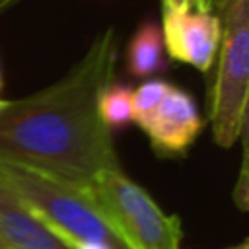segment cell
Wrapping results in <instances>:
<instances>
[{
  "instance_id": "cell-1",
  "label": "cell",
  "mask_w": 249,
  "mask_h": 249,
  "mask_svg": "<svg viewBox=\"0 0 249 249\" xmlns=\"http://www.w3.org/2000/svg\"><path fill=\"white\" fill-rule=\"evenodd\" d=\"M115 58V33L105 29L62 78L10 101L0 115V158L80 189L99 171L119 167L113 132L97 115V95L111 82Z\"/></svg>"
},
{
  "instance_id": "cell-2",
  "label": "cell",
  "mask_w": 249,
  "mask_h": 249,
  "mask_svg": "<svg viewBox=\"0 0 249 249\" xmlns=\"http://www.w3.org/2000/svg\"><path fill=\"white\" fill-rule=\"evenodd\" d=\"M0 179L27 212L66 247L76 241H97L113 249H124L84 189L2 158Z\"/></svg>"
},
{
  "instance_id": "cell-3",
  "label": "cell",
  "mask_w": 249,
  "mask_h": 249,
  "mask_svg": "<svg viewBox=\"0 0 249 249\" xmlns=\"http://www.w3.org/2000/svg\"><path fill=\"white\" fill-rule=\"evenodd\" d=\"M84 191L124 249H181V220L121 167L99 171Z\"/></svg>"
},
{
  "instance_id": "cell-4",
  "label": "cell",
  "mask_w": 249,
  "mask_h": 249,
  "mask_svg": "<svg viewBox=\"0 0 249 249\" xmlns=\"http://www.w3.org/2000/svg\"><path fill=\"white\" fill-rule=\"evenodd\" d=\"M222 39L212 95V132L222 148L233 146L247 124L249 0H220Z\"/></svg>"
},
{
  "instance_id": "cell-5",
  "label": "cell",
  "mask_w": 249,
  "mask_h": 249,
  "mask_svg": "<svg viewBox=\"0 0 249 249\" xmlns=\"http://www.w3.org/2000/svg\"><path fill=\"white\" fill-rule=\"evenodd\" d=\"M161 37L167 54L200 72L210 70L222 39L218 16L202 10H161Z\"/></svg>"
},
{
  "instance_id": "cell-6",
  "label": "cell",
  "mask_w": 249,
  "mask_h": 249,
  "mask_svg": "<svg viewBox=\"0 0 249 249\" xmlns=\"http://www.w3.org/2000/svg\"><path fill=\"white\" fill-rule=\"evenodd\" d=\"M202 128L204 119L198 113L195 97L177 86H171L142 126L152 148L161 156L185 154L195 144Z\"/></svg>"
},
{
  "instance_id": "cell-7",
  "label": "cell",
  "mask_w": 249,
  "mask_h": 249,
  "mask_svg": "<svg viewBox=\"0 0 249 249\" xmlns=\"http://www.w3.org/2000/svg\"><path fill=\"white\" fill-rule=\"evenodd\" d=\"M0 241L4 249H68L51 233L0 179Z\"/></svg>"
},
{
  "instance_id": "cell-8",
  "label": "cell",
  "mask_w": 249,
  "mask_h": 249,
  "mask_svg": "<svg viewBox=\"0 0 249 249\" xmlns=\"http://www.w3.org/2000/svg\"><path fill=\"white\" fill-rule=\"evenodd\" d=\"M167 68L161 29L156 21L136 27L126 45V72L132 78H150Z\"/></svg>"
},
{
  "instance_id": "cell-9",
  "label": "cell",
  "mask_w": 249,
  "mask_h": 249,
  "mask_svg": "<svg viewBox=\"0 0 249 249\" xmlns=\"http://www.w3.org/2000/svg\"><path fill=\"white\" fill-rule=\"evenodd\" d=\"M97 115L113 132L132 123V88L123 82H107L97 95Z\"/></svg>"
},
{
  "instance_id": "cell-10",
  "label": "cell",
  "mask_w": 249,
  "mask_h": 249,
  "mask_svg": "<svg viewBox=\"0 0 249 249\" xmlns=\"http://www.w3.org/2000/svg\"><path fill=\"white\" fill-rule=\"evenodd\" d=\"M173 84L165 80H146L136 89H132V123H136L140 128L150 119V115L156 111L160 101L165 97V93L171 89Z\"/></svg>"
},
{
  "instance_id": "cell-11",
  "label": "cell",
  "mask_w": 249,
  "mask_h": 249,
  "mask_svg": "<svg viewBox=\"0 0 249 249\" xmlns=\"http://www.w3.org/2000/svg\"><path fill=\"white\" fill-rule=\"evenodd\" d=\"M245 130V128H243ZM243 136V152H241V171H239V179H237V185L233 189V202L241 208V210H247V140H245V134L241 132Z\"/></svg>"
},
{
  "instance_id": "cell-12",
  "label": "cell",
  "mask_w": 249,
  "mask_h": 249,
  "mask_svg": "<svg viewBox=\"0 0 249 249\" xmlns=\"http://www.w3.org/2000/svg\"><path fill=\"white\" fill-rule=\"evenodd\" d=\"M210 2L212 0H163V8L183 12V10H202L210 12Z\"/></svg>"
},
{
  "instance_id": "cell-13",
  "label": "cell",
  "mask_w": 249,
  "mask_h": 249,
  "mask_svg": "<svg viewBox=\"0 0 249 249\" xmlns=\"http://www.w3.org/2000/svg\"><path fill=\"white\" fill-rule=\"evenodd\" d=\"M68 249H113V247H109L105 243H97V241H76Z\"/></svg>"
},
{
  "instance_id": "cell-14",
  "label": "cell",
  "mask_w": 249,
  "mask_h": 249,
  "mask_svg": "<svg viewBox=\"0 0 249 249\" xmlns=\"http://www.w3.org/2000/svg\"><path fill=\"white\" fill-rule=\"evenodd\" d=\"M18 0H0V14H4L8 8H12Z\"/></svg>"
},
{
  "instance_id": "cell-15",
  "label": "cell",
  "mask_w": 249,
  "mask_h": 249,
  "mask_svg": "<svg viewBox=\"0 0 249 249\" xmlns=\"http://www.w3.org/2000/svg\"><path fill=\"white\" fill-rule=\"evenodd\" d=\"M8 103H10L8 99H0V115H2V111H4L6 107H8Z\"/></svg>"
},
{
  "instance_id": "cell-16",
  "label": "cell",
  "mask_w": 249,
  "mask_h": 249,
  "mask_svg": "<svg viewBox=\"0 0 249 249\" xmlns=\"http://www.w3.org/2000/svg\"><path fill=\"white\" fill-rule=\"evenodd\" d=\"M230 249H249V243L243 241V243H239V245H235V247H230Z\"/></svg>"
},
{
  "instance_id": "cell-17",
  "label": "cell",
  "mask_w": 249,
  "mask_h": 249,
  "mask_svg": "<svg viewBox=\"0 0 249 249\" xmlns=\"http://www.w3.org/2000/svg\"><path fill=\"white\" fill-rule=\"evenodd\" d=\"M0 88H2V74H0Z\"/></svg>"
},
{
  "instance_id": "cell-18",
  "label": "cell",
  "mask_w": 249,
  "mask_h": 249,
  "mask_svg": "<svg viewBox=\"0 0 249 249\" xmlns=\"http://www.w3.org/2000/svg\"><path fill=\"white\" fill-rule=\"evenodd\" d=\"M0 249H4V245H2V241H0Z\"/></svg>"
}]
</instances>
